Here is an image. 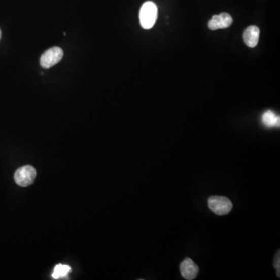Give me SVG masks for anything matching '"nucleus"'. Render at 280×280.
<instances>
[{"label":"nucleus","instance_id":"obj_1","mask_svg":"<svg viewBox=\"0 0 280 280\" xmlns=\"http://www.w3.org/2000/svg\"><path fill=\"white\" fill-rule=\"evenodd\" d=\"M158 10L154 2L147 1L143 4L139 11L140 24L143 28L149 30L154 27L157 21Z\"/></svg>","mask_w":280,"mask_h":280},{"label":"nucleus","instance_id":"obj_2","mask_svg":"<svg viewBox=\"0 0 280 280\" xmlns=\"http://www.w3.org/2000/svg\"><path fill=\"white\" fill-rule=\"evenodd\" d=\"M208 205L217 215H227L231 211L233 204L229 198L224 196H211L208 198Z\"/></svg>","mask_w":280,"mask_h":280},{"label":"nucleus","instance_id":"obj_3","mask_svg":"<svg viewBox=\"0 0 280 280\" xmlns=\"http://www.w3.org/2000/svg\"><path fill=\"white\" fill-rule=\"evenodd\" d=\"M63 54V51L59 47H53L48 49L41 57V66L45 69L54 66L62 60Z\"/></svg>","mask_w":280,"mask_h":280},{"label":"nucleus","instance_id":"obj_4","mask_svg":"<svg viewBox=\"0 0 280 280\" xmlns=\"http://www.w3.org/2000/svg\"><path fill=\"white\" fill-rule=\"evenodd\" d=\"M36 177V170L30 165L23 166L16 171L14 180L17 185L27 187L31 185Z\"/></svg>","mask_w":280,"mask_h":280},{"label":"nucleus","instance_id":"obj_5","mask_svg":"<svg viewBox=\"0 0 280 280\" xmlns=\"http://www.w3.org/2000/svg\"><path fill=\"white\" fill-rule=\"evenodd\" d=\"M233 23V18L227 13H222L219 15L213 16L212 19L208 22L210 30H216L218 29H225L230 27Z\"/></svg>","mask_w":280,"mask_h":280},{"label":"nucleus","instance_id":"obj_6","mask_svg":"<svg viewBox=\"0 0 280 280\" xmlns=\"http://www.w3.org/2000/svg\"><path fill=\"white\" fill-rule=\"evenodd\" d=\"M180 271L185 279H195L198 273V267L192 259L187 258L181 263Z\"/></svg>","mask_w":280,"mask_h":280},{"label":"nucleus","instance_id":"obj_7","mask_svg":"<svg viewBox=\"0 0 280 280\" xmlns=\"http://www.w3.org/2000/svg\"><path fill=\"white\" fill-rule=\"evenodd\" d=\"M260 30L256 26H249L243 33V41L246 45L254 48L259 43Z\"/></svg>","mask_w":280,"mask_h":280},{"label":"nucleus","instance_id":"obj_8","mask_svg":"<svg viewBox=\"0 0 280 280\" xmlns=\"http://www.w3.org/2000/svg\"><path fill=\"white\" fill-rule=\"evenodd\" d=\"M262 122L267 127H279L280 118L272 111L268 110L262 115Z\"/></svg>","mask_w":280,"mask_h":280},{"label":"nucleus","instance_id":"obj_9","mask_svg":"<svg viewBox=\"0 0 280 280\" xmlns=\"http://www.w3.org/2000/svg\"><path fill=\"white\" fill-rule=\"evenodd\" d=\"M71 271V268L70 266L67 265H57L55 267L53 273H52V278L55 279H58V278H64L66 277L68 274Z\"/></svg>","mask_w":280,"mask_h":280},{"label":"nucleus","instance_id":"obj_10","mask_svg":"<svg viewBox=\"0 0 280 280\" xmlns=\"http://www.w3.org/2000/svg\"><path fill=\"white\" fill-rule=\"evenodd\" d=\"M279 251L275 255V259H274V267L277 271V275L279 277L280 263H279Z\"/></svg>","mask_w":280,"mask_h":280},{"label":"nucleus","instance_id":"obj_11","mask_svg":"<svg viewBox=\"0 0 280 280\" xmlns=\"http://www.w3.org/2000/svg\"><path fill=\"white\" fill-rule=\"evenodd\" d=\"M0 39H1V30H0Z\"/></svg>","mask_w":280,"mask_h":280}]
</instances>
